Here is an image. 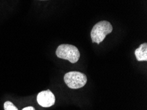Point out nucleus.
<instances>
[{
	"label": "nucleus",
	"mask_w": 147,
	"mask_h": 110,
	"mask_svg": "<svg viewBox=\"0 0 147 110\" xmlns=\"http://www.w3.org/2000/svg\"><path fill=\"white\" fill-rule=\"evenodd\" d=\"M42 1H44V0H42Z\"/></svg>",
	"instance_id": "8"
},
{
	"label": "nucleus",
	"mask_w": 147,
	"mask_h": 110,
	"mask_svg": "<svg viewBox=\"0 0 147 110\" xmlns=\"http://www.w3.org/2000/svg\"><path fill=\"white\" fill-rule=\"evenodd\" d=\"M135 57L139 61H147V44L144 43L136 49L135 51Z\"/></svg>",
	"instance_id": "5"
},
{
	"label": "nucleus",
	"mask_w": 147,
	"mask_h": 110,
	"mask_svg": "<svg viewBox=\"0 0 147 110\" xmlns=\"http://www.w3.org/2000/svg\"><path fill=\"white\" fill-rule=\"evenodd\" d=\"M4 109L5 110H18L17 107L11 102H6L4 103Z\"/></svg>",
	"instance_id": "6"
},
{
	"label": "nucleus",
	"mask_w": 147,
	"mask_h": 110,
	"mask_svg": "<svg viewBox=\"0 0 147 110\" xmlns=\"http://www.w3.org/2000/svg\"><path fill=\"white\" fill-rule=\"evenodd\" d=\"M23 110H35V109H34V107H33L29 106V107H24V108H23Z\"/></svg>",
	"instance_id": "7"
},
{
	"label": "nucleus",
	"mask_w": 147,
	"mask_h": 110,
	"mask_svg": "<svg viewBox=\"0 0 147 110\" xmlns=\"http://www.w3.org/2000/svg\"><path fill=\"white\" fill-rule=\"evenodd\" d=\"M55 53L57 57L69 61L72 63H77L80 58V52L78 48L71 44L59 45Z\"/></svg>",
	"instance_id": "2"
},
{
	"label": "nucleus",
	"mask_w": 147,
	"mask_h": 110,
	"mask_svg": "<svg viewBox=\"0 0 147 110\" xmlns=\"http://www.w3.org/2000/svg\"><path fill=\"white\" fill-rule=\"evenodd\" d=\"M64 81L68 87L72 89H79L86 84L87 78L84 73L78 71H71L64 75Z\"/></svg>",
	"instance_id": "3"
},
{
	"label": "nucleus",
	"mask_w": 147,
	"mask_h": 110,
	"mask_svg": "<svg viewBox=\"0 0 147 110\" xmlns=\"http://www.w3.org/2000/svg\"><path fill=\"white\" fill-rule=\"evenodd\" d=\"M37 101L40 105L44 107L52 106L55 104V98L50 90L42 91L37 96Z\"/></svg>",
	"instance_id": "4"
},
{
	"label": "nucleus",
	"mask_w": 147,
	"mask_h": 110,
	"mask_svg": "<svg viewBox=\"0 0 147 110\" xmlns=\"http://www.w3.org/2000/svg\"><path fill=\"white\" fill-rule=\"evenodd\" d=\"M113 30L112 24L107 21H102L97 22L91 30L90 36L93 43L99 44L103 42L106 36Z\"/></svg>",
	"instance_id": "1"
}]
</instances>
